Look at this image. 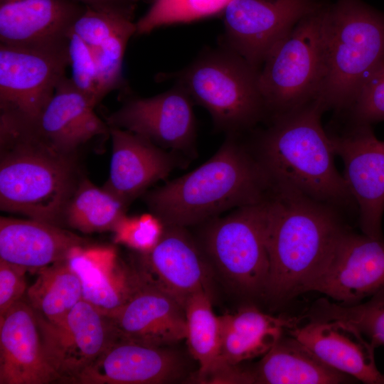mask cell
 I'll list each match as a JSON object with an SVG mask.
<instances>
[{
    "instance_id": "cell-22",
    "label": "cell",
    "mask_w": 384,
    "mask_h": 384,
    "mask_svg": "<svg viewBox=\"0 0 384 384\" xmlns=\"http://www.w3.org/2000/svg\"><path fill=\"white\" fill-rule=\"evenodd\" d=\"M91 100L63 78L33 124L38 134L57 150L75 154L77 149L96 136L110 133V127L95 112Z\"/></svg>"
},
{
    "instance_id": "cell-24",
    "label": "cell",
    "mask_w": 384,
    "mask_h": 384,
    "mask_svg": "<svg viewBox=\"0 0 384 384\" xmlns=\"http://www.w3.org/2000/svg\"><path fill=\"white\" fill-rule=\"evenodd\" d=\"M66 260L80 279L82 299L101 312L110 317L125 302L134 269L119 260L114 247L76 246Z\"/></svg>"
},
{
    "instance_id": "cell-19",
    "label": "cell",
    "mask_w": 384,
    "mask_h": 384,
    "mask_svg": "<svg viewBox=\"0 0 384 384\" xmlns=\"http://www.w3.org/2000/svg\"><path fill=\"white\" fill-rule=\"evenodd\" d=\"M112 156L105 188L125 204L182 164L181 156L129 131L110 127Z\"/></svg>"
},
{
    "instance_id": "cell-25",
    "label": "cell",
    "mask_w": 384,
    "mask_h": 384,
    "mask_svg": "<svg viewBox=\"0 0 384 384\" xmlns=\"http://www.w3.org/2000/svg\"><path fill=\"white\" fill-rule=\"evenodd\" d=\"M252 373L260 384H338L354 380L325 364L292 336H282Z\"/></svg>"
},
{
    "instance_id": "cell-21",
    "label": "cell",
    "mask_w": 384,
    "mask_h": 384,
    "mask_svg": "<svg viewBox=\"0 0 384 384\" xmlns=\"http://www.w3.org/2000/svg\"><path fill=\"white\" fill-rule=\"evenodd\" d=\"M292 336L334 369L368 384H382L375 347L352 324L341 320H310L289 330Z\"/></svg>"
},
{
    "instance_id": "cell-38",
    "label": "cell",
    "mask_w": 384,
    "mask_h": 384,
    "mask_svg": "<svg viewBox=\"0 0 384 384\" xmlns=\"http://www.w3.org/2000/svg\"><path fill=\"white\" fill-rule=\"evenodd\" d=\"M382 384H384V375H383V383Z\"/></svg>"
},
{
    "instance_id": "cell-9",
    "label": "cell",
    "mask_w": 384,
    "mask_h": 384,
    "mask_svg": "<svg viewBox=\"0 0 384 384\" xmlns=\"http://www.w3.org/2000/svg\"><path fill=\"white\" fill-rule=\"evenodd\" d=\"M331 0H231L220 16V45L261 69L274 46L302 18Z\"/></svg>"
},
{
    "instance_id": "cell-26",
    "label": "cell",
    "mask_w": 384,
    "mask_h": 384,
    "mask_svg": "<svg viewBox=\"0 0 384 384\" xmlns=\"http://www.w3.org/2000/svg\"><path fill=\"white\" fill-rule=\"evenodd\" d=\"M210 293L201 292L185 304L186 338L190 353L198 362L200 381L206 380L221 366L220 320L212 308Z\"/></svg>"
},
{
    "instance_id": "cell-18",
    "label": "cell",
    "mask_w": 384,
    "mask_h": 384,
    "mask_svg": "<svg viewBox=\"0 0 384 384\" xmlns=\"http://www.w3.org/2000/svg\"><path fill=\"white\" fill-rule=\"evenodd\" d=\"M182 359L167 347L116 338L75 384H162L184 373Z\"/></svg>"
},
{
    "instance_id": "cell-34",
    "label": "cell",
    "mask_w": 384,
    "mask_h": 384,
    "mask_svg": "<svg viewBox=\"0 0 384 384\" xmlns=\"http://www.w3.org/2000/svg\"><path fill=\"white\" fill-rule=\"evenodd\" d=\"M343 114L348 123L371 125L384 121V62L367 80L351 107Z\"/></svg>"
},
{
    "instance_id": "cell-6",
    "label": "cell",
    "mask_w": 384,
    "mask_h": 384,
    "mask_svg": "<svg viewBox=\"0 0 384 384\" xmlns=\"http://www.w3.org/2000/svg\"><path fill=\"white\" fill-rule=\"evenodd\" d=\"M260 70L219 45L206 48L188 65L166 74L203 107L216 129L239 135L267 119L260 87Z\"/></svg>"
},
{
    "instance_id": "cell-12",
    "label": "cell",
    "mask_w": 384,
    "mask_h": 384,
    "mask_svg": "<svg viewBox=\"0 0 384 384\" xmlns=\"http://www.w3.org/2000/svg\"><path fill=\"white\" fill-rule=\"evenodd\" d=\"M193 101L178 84L150 97H134L107 118L109 127L138 134L179 156L196 155Z\"/></svg>"
},
{
    "instance_id": "cell-5",
    "label": "cell",
    "mask_w": 384,
    "mask_h": 384,
    "mask_svg": "<svg viewBox=\"0 0 384 384\" xmlns=\"http://www.w3.org/2000/svg\"><path fill=\"white\" fill-rule=\"evenodd\" d=\"M325 71L316 100L343 114L384 62V14L361 0H336L324 20Z\"/></svg>"
},
{
    "instance_id": "cell-15",
    "label": "cell",
    "mask_w": 384,
    "mask_h": 384,
    "mask_svg": "<svg viewBox=\"0 0 384 384\" xmlns=\"http://www.w3.org/2000/svg\"><path fill=\"white\" fill-rule=\"evenodd\" d=\"M130 293L112 316L119 337L169 347L186 338L184 306L134 267Z\"/></svg>"
},
{
    "instance_id": "cell-4",
    "label": "cell",
    "mask_w": 384,
    "mask_h": 384,
    "mask_svg": "<svg viewBox=\"0 0 384 384\" xmlns=\"http://www.w3.org/2000/svg\"><path fill=\"white\" fill-rule=\"evenodd\" d=\"M0 208L60 226L80 181L75 154L43 140L33 124L0 115Z\"/></svg>"
},
{
    "instance_id": "cell-8",
    "label": "cell",
    "mask_w": 384,
    "mask_h": 384,
    "mask_svg": "<svg viewBox=\"0 0 384 384\" xmlns=\"http://www.w3.org/2000/svg\"><path fill=\"white\" fill-rule=\"evenodd\" d=\"M267 216V198L206 222L204 252L226 282L242 295H264L265 292L270 272Z\"/></svg>"
},
{
    "instance_id": "cell-36",
    "label": "cell",
    "mask_w": 384,
    "mask_h": 384,
    "mask_svg": "<svg viewBox=\"0 0 384 384\" xmlns=\"http://www.w3.org/2000/svg\"><path fill=\"white\" fill-rule=\"evenodd\" d=\"M27 270L0 258V317L26 294Z\"/></svg>"
},
{
    "instance_id": "cell-14",
    "label": "cell",
    "mask_w": 384,
    "mask_h": 384,
    "mask_svg": "<svg viewBox=\"0 0 384 384\" xmlns=\"http://www.w3.org/2000/svg\"><path fill=\"white\" fill-rule=\"evenodd\" d=\"M384 290V240L346 228L337 239L320 274L305 292H318L353 305Z\"/></svg>"
},
{
    "instance_id": "cell-2",
    "label": "cell",
    "mask_w": 384,
    "mask_h": 384,
    "mask_svg": "<svg viewBox=\"0 0 384 384\" xmlns=\"http://www.w3.org/2000/svg\"><path fill=\"white\" fill-rule=\"evenodd\" d=\"M336 208L289 189L267 198L269 277L264 296L286 302L304 293L346 228Z\"/></svg>"
},
{
    "instance_id": "cell-10",
    "label": "cell",
    "mask_w": 384,
    "mask_h": 384,
    "mask_svg": "<svg viewBox=\"0 0 384 384\" xmlns=\"http://www.w3.org/2000/svg\"><path fill=\"white\" fill-rule=\"evenodd\" d=\"M36 314L46 358L60 383H75L119 337L112 319L83 299L57 322Z\"/></svg>"
},
{
    "instance_id": "cell-3",
    "label": "cell",
    "mask_w": 384,
    "mask_h": 384,
    "mask_svg": "<svg viewBox=\"0 0 384 384\" xmlns=\"http://www.w3.org/2000/svg\"><path fill=\"white\" fill-rule=\"evenodd\" d=\"M326 112L314 100L269 120L258 134L255 156L270 189H289L334 207L355 203L334 162L329 134L321 124Z\"/></svg>"
},
{
    "instance_id": "cell-13",
    "label": "cell",
    "mask_w": 384,
    "mask_h": 384,
    "mask_svg": "<svg viewBox=\"0 0 384 384\" xmlns=\"http://www.w3.org/2000/svg\"><path fill=\"white\" fill-rule=\"evenodd\" d=\"M329 135L343 162V176L358 207L363 233L383 239L384 142L368 124H348L341 134Z\"/></svg>"
},
{
    "instance_id": "cell-32",
    "label": "cell",
    "mask_w": 384,
    "mask_h": 384,
    "mask_svg": "<svg viewBox=\"0 0 384 384\" xmlns=\"http://www.w3.org/2000/svg\"><path fill=\"white\" fill-rule=\"evenodd\" d=\"M166 228L160 218L153 213L136 216L125 214L113 229L114 240L138 252H150L159 242Z\"/></svg>"
},
{
    "instance_id": "cell-20",
    "label": "cell",
    "mask_w": 384,
    "mask_h": 384,
    "mask_svg": "<svg viewBox=\"0 0 384 384\" xmlns=\"http://www.w3.org/2000/svg\"><path fill=\"white\" fill-rule=\"evenodd\" d=\"M59 382L48 362L36 314L21 299L0 317V384Z\"/></svg>"
},
{
    "instance_id": "cell-7",
    "label": "cell",
    "mask_w": 384,
    "mask_h": 384,
    "mask_svg": "<svg viewBox=\"0 0 384 384\" xmlns=\"http://www.w3.org/2000/svg\"><path fill=\"white\" fill-rule=\"evenodd\" d=\"M329 4L300 20L264 62L260 87L267 121L316 100L325 71L324 20Z\"/></svg>"
},
{
    "instance_id": "cell-23",
    "label": "cell",
    "mask_w": 384,
    "mask_h": 384,
    "mask_svg": "<svg viewBox=\"0 0 384 384\" xmlns=\"http://www.w3.org/2000/svg\"><path fill=\"white\" fill-rule=\"evenodd\" d=\"M82 237L59 225L34 219L0 218V258L37 271L65 260L75 247L86 245Z\"/></svg>"
},
{
    "instance_id": "cell-11",
    "label": "cell",
    "mask_w": 384,
    "mask_h": 384,
    "mask_svg": "<svg viewBox=\"0 0 384 384\" xmlns=\"http://www.w3.org/2000/svg\"><path fill=\"white\" fill-rule=\"evenodd\" d=\"M68 65V50L0 43L1 113L34 124L65 77Z\"/></svg>"
},
{
    "instance_id": "cell-31",
    "label": "cell",
    "mask_w": 384,
    "mask_h": 384,
    "mask_svg": "<svg viewBox=\"0 0 384 384\" xmlns=\"http://www.w3.org/2000/svg\"><path fill=\"white\" fill-rule=\"evenodd\" d=\"M136 22L119 31L100 47L92 49L97 68L99 102L109 92L122 87V65L130 38L136 34Z\"/></svg>"
},
{
    "instance_id": "cell-28",
    "label": "cell",
    "mask_w": 384,
    "mask_h": 384,
    "mask_svg": "<svg viewBox=\"0 0 384 384\" xmlns=\"http://www.w3.org/2000/svg\"><path fill=\"white\" fill-rule=\"evenodd\" d=\"M127 204L105 188L81 179L65 208L63 222L84 233L111 230Z\"/></svg>"
},
{
    "instance_id": "cell-30",
    "label": "cell",
    "mask_w": 384,
    "mask_h": 384,
    "mask_svg": "<svg viewBox=\"0 0 384 384\" xmlns=\"http://www.w3.org/2000/svg\"><path fill=\"white\" fill-rule=\"evenodd\" d=\"M230 1L152 0L148 11L136 22V34H147L161 26L220 15Z\"/></svg>"
},
{
    "instance_id": "cell-37",
    "label": "cell",
    "mask_w": 384,
    "mask_h": 384,
    "mask_svg": "<svg viewBox=\"0 0 384 384\" xmlns=\"http://www.w3.org/2000/svg\"><path fill=\"white\" fill-rule=\"evenodd\" d=\"M86 7L134 18L138 4L145 0H75Z\"/></svg>"
},
{
    "instance_id": "cell-33",
    "label": "cell",
    "mask_w": 384,
    "mask_h": 384,
    "mask_svg": "<svg viewBox=\"0 0 384 384\" xmlns=\"http://www.w3.org/2000/svg\"><path fill=\"white\" fill-rule=\"evenodd\" d=\"M134 23L132 18L85 6L76 19L72 32L92 49H95L113 35Z\"/></svg>"
},
{
    "instance_id": "cell-29",
    "label": "cell",
    "mask_w": 384,
    "mask_h": 384,
    "mask_svg": "<svg viewBox=\"0 0 384 384\" xmlns=\"http://www.w3.org/2000/svg\"><path fill=\"white\" fill-rule=\"evenodd\" d=\"M310 320H341L355 326L375 347L384 346V290L370 300L353 305H343L318 299L309 315Z\"/></svg>"
},
{
    "instance_id": "cell-27",
    "label": "cell",
    "mask_w": 384,
    "mask_h": 384,
    "mask_svg": "<svg viewBox=\"0 0 384 384\" xmlns=\"http://www.w3.org/2000/svg\"><path fill=\"white\" fill-rule=\"evenodd\" d=\"M36 272V280L26 290V302L43 318L57 322L82 299L80 279L66 259Z\"/></svg>"
},
{
    "instance_id": "cell-1",
    "label": "cell",
    "mask_w": 384,
    "mask_h": 384,
    "mask_svg": "<svg viewBox=\"0 0 384 384\" xmlns=\"http://www.w3.org/2000/svg\"><path fill=\"white\" fill-rule=\"evenodd\" d=\"M238 136L228 135L215 154L193 171L147 193L151 212L166 225L186 228L266 200L267 178Z\"/></svg>"
},
{
    "instance_id": "cell-17",
    "label": "cell",
    "mask_w": 384,
    "mask_h": 384,
    "mask_svg": "<svg viewBox=\"0 0 384 384\" xmlns=\"http://www.w3.org/2000/svg\"><path fill=\"white\" fill-rule=\"evenodd\" d=\"M139 255L141 272L183 306L192 295L210 293L206 255L186 228L166 225L156 246Z\"/></svg>"
},
{
    "instance_id": "cell-16",
    "label": "cell",
    "mask_w": 384,
    "mask_h": 384,
    "mask_svg": "<svg viewBox=\"0 0 384 384\" xmlns=\"http://www.w3.org/2000/svg\"><path fill=\"white\" fill-rule=\"evenodd\" d=\"M85 9L75 0H1L0 43L68 51L73 26Z\"/></svg>"
},
{
    "instance_id": "cell-35",
    "label": "cell",
    "mask_w": 384,
    "mask_h": 384,
    "mask_svg": "<svg viewBox=\"0 0 384 384\" xmlns=\"http://www.w3.org/2000/svg\"><path fill=\"white\" fill-rule=\"evenodd\" d=\"M69 65L74 85L95 105L97 97V68L92 49L72 31L68 42Z\"/></svg>"
}]
</instances>
